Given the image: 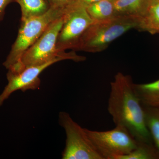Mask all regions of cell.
<instances>
[{
	"label": "cell",
	"mask_w": 159,
	"mask_h": 159,
	"mask_svg": "<svg viewBox=\"0 0 159 159\" xmlns=\"http://www.w3.org/2000/svg\"><path fill=\"white\" fill-rule=\"evenodd\" d=\"M134 84L129 75L117 73L111 83L107 110L116 125L126 129L138 142L154 144Z\"/></svg>",
	"instance_id": "obj_1"
},
{
	"label": "cell",
	"mask_w": 159,
	"mask_h": 159,
	"mask_svg": "<svg viewBox=\"0 0 159 159\" xmlns=\"http://www.w3.org/2000/svg\"><path fill=\"white\" fill-rule=\"evenodd\" d=\"M143 106L146 126L159 150V108Z\"/></svg>",
	"instance_id": "obj_14"
},
{
	"label": "cell",
	"mask_w": 159,
	"mask_h": 159,
	"mask_svg": "<svg viewBox=\"0 0 159 159\" xmlns=\"http://www.w3.org/2000/svg\"><path fill=\"white\" fill-rule=\"evenodd\" d=\"M137 29L152 34L159 33V2L150 4L145 14L139 18Z\"/></svg>",
	"instance_id": "obj_11"
},
{
	"label": "cell",
	"mask_w": 159,
	"mask_h": 159,
	"mask_svg": "<svg viewBox=\"0 0 159 159\" xmlns=\"http://www.w3.org/2000/svg\"><path fill=\"white\" fill-rule=\"evenodd\" d=\"M151 0H116L114 2L115 15L140 17L145 14Z\"/></svg>",
	"instance_id": "obj_9"
},
{
	"label": "cell",
	"mask_w": 159,
	"mask_h": 159,
	"mask_svg": "<svg viewBox=\"0 0 159 159\" xmlns=\"http://www.w3.org/2000/svg\"><path fill=\"white\" fill-rule=\"evenodd\" d=\"M50 6L67 7L77 0H45Z\"/></svg>",
	"instance_id": "obj_16"
},
{
	"label": "cell",
	"mask_w": 159,
	"mask_h": 159,
	"mask_svg": "<svg viewBox=\"0 0 159 159\" xmlns=\"http://www.w3.org/2000/svg\"><path fill=\"white\" fill-rule=\"evenodd\" d=\"M112 1H113V2H114V1H116V0H112Z\"/></svg>",
	"instance_id": "obj_20"
},
{
	"label": "cell",
	"mask_w": 159,
	"mask_h": 159,
	"mask_svg": "<svg viewBox=\"0 0 159 159\" xmlns=\"http://www.w3.org/2000/svg\"><path fill=\"white\" fill-rule=\"evenodd\" d=\"M68 7L50 6L44 14L21 22L17 38L3 66L8 70L19 62L25 52L39 38L50 24L64 15Z\"/></svg>",
	"instance_id": "obj_4"
},
{
	"label": "cell",
	"mask_w": 159,
	"mask_h": 159,
	"mask_svg": "<svg viewBox=\"0 0 159 159\" xmlns=\"http://www.w3.org/2000/svg\"><path fill=\"white\" fill-rule=\"evenodd\" d=\"M86 8L77 1L68 7L57 36L56 48L58 51L73 50L81 35L93 22Z\"/></svg>",
	"instance_id": "obj_7"
},
{
	"label": "cell",
	"mask_w": 159,
	"mask_h": 159,
	"mask_svg": "<svg viewBox=\"0 0 159 159\" xmlns=\"http://www.w3.org/2000/svg\"><path fill=\"white\" fill-rule=\"evenodd\" d=\"M139 17L115 15L93 20L80 37L73 50L97 53L104 51L110 44L127 31L137 29Z\"/></svg>",
	"instance_id": "obj_2"
},
{
	"label": "cell",
	"mask_w": 159,
	"mask_h": 159,
	"mask_svg": "<svg viewBox=\"0 0 159 159\" xmlns=\"http://www.w3.org/2000/svg\"><path fill=\"white\" fill-rule=\"evenodd\" d=\"M77 1L79 3H81V4L87 7V6L91 5V4L97 2L101 1V0H77Z\"/></svg>",
	"instance_id": "obj_18"
},
{
	"label": "cell",
	"mask_w": 159,
	"mask_h": 159,
	"mask_svg": "<svg viewBox=\"0 0 159 159\" xmlns=\"http://www.w3.org/2000/svg\"><path fill=\"white\" fill-rule=\"evenodd\" d=\"M66 60L58 57L39 65L26 68L18 73L8 71L7 74L8 84L0 95V106L15 91L34 90L38 89L40 84L39 76L44 70L55 63Z\"/></svg>",
	"instance_id": "obj_8"
},
{
	"label": "cell",
	"mask_w": 159,
	"mask_h": 159,
	"mask_svg": "<svg viewBox=\"0 0 159 159\" xmlns=\"http://www.w3.org/2000/svg\"><path fill=\"white\" fill-rule=\"evenodd\" d=\"M89 139L103 159H120L136 148L138 142L126 129L116 125L105 131L85 129Z\"/></svg>",
	"instance_id": "obj_5"
},
{
	"label": "cell",
	"mask_w": 159,
	"mask_h": 159,
	"mask_svg": "<svg viewBox=\"0 0 159 159\" xmlns=\"http://www.w3.org/2000/svg\"><path fill=\"white\" fill-rule=\"evenodd\" d=\"M87 10L93 20H99L115 16L114 2L101 0L87 6Z\"/></svg>",
	"instance_id": "obj_13"
},
{
	"label": "cell",
	"mask_w": 159,
	"mask_h": 159,
	"mask_svg": "<svg viewBox=\"0 0 159 159\" xmlns=\"http://www.w3.org/2000/svg\"><path fill=\"white\" fill-rule=\"evenodd\" d=\"M59 122L66 134L62 159H103L91 142L85 128L75 122L68 113L60 112Z\"/></svg>",
	"instance_id": "obj_6"
},
{
	"label": "cell",
	"mask_w": 159,
	"mask_h": 159,
	"mask_svg": "<svg viewBox=\"0 0 159 159\" xmlns=\"http://www.w3.org/2000/svg\"><path fill=\"white\" fill-rule=\"evenodd\" d=\"M134 88L142 105L159 108V80L147 84H134Z\"/></svg>",
	"instance_id": "obj_10"
},
{
	"label": "cell",
	"mask_w": 159,
	"mask_h": 159,
	"mask_svg": "<svg viewBox=\"0 0 159 159\" xmlns=\"http://www.w3.org/2000/svg\"><path fill=\"white\" fill-rule=\"evenodd\" d=\"M157 2H159V0H151V4Z\"/></svg>",
	"instance_id": "obj_19"
},
{
	"label": "cell",
	"mask_w": 159,
	"mask_h": 159,
	"mask_svg": "<svg viewBox=\"0 0 159 159\" xmlns=\"http://www.w3.org/2000/svg\"><path fill=\"white\" fill-rule=\"evenodd\" d=\"M21 10V22L44 14L50 8L45 0H16Z\"/></svg>",
	"instance_id": "obj_12"
},
{
	"label": "cell",
	"mask_w": 159,
	"mask_h": 159,
	"mask_svg": "<svg viewBox=\"0 0 159 159\" xmlns=\"http://www.w3.org/2000/svg\"><path fill=\"white\" fill-rule=\"evenodd\" d=\"M120 159H159V150L154 144L138 142L136 148Z\"/></svg>",
	"instance_id": "obj_15"
},
{
	"label": "cell",
	"mask_w": 159,
	"mask_h": 159,
	"mask_svg": "<svg viewBox=\"0 0 159 159\" xmlns=\"http://www.w3.org/2000/svg\"><path fill=\"white\" fill-rule=\"evenodd\" d=\"M16 0H0V22L2 21L5 16V9L9 4Z\"/></svg>",
	"instance_id": "obj_17"
},
{
	"label": "cell",
	"mask_w": 159,
	"mask_h": 159,
	"mask_svg": "<svg viewBox=\"0 0 159 159\" xmlns=\"http://www.w3.org/2000/svg\"><path fill=\"white\" fill-rule=\"evenodd\" d=\"M63 16L49 25L39 38L23 54L19 62L8 69L9 71L18 73L26 68L39 65L60 57L76 62L85 60V57L77 55L75 51L67 53L57 50L56 42L63 23Z\"/></svg>",
	"instance_id": "obj_3"
}]
</instances>
